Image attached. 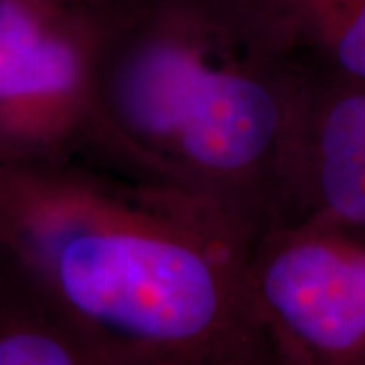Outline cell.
<instances>
[{"mask_svg":"<svg viewBox=\"0 0 365 365\" xmlns=\"http://www.w3.org/2000/svg\"><path fill=\"white\" fill-rule=\"evenodd\" d=\"M83 157L199 197L252 235L292 220L311 66L274 0H88Z\"/></svg>","mask_w":365,"mask_h":365,"instance_id":"cell-1","label":"cell"},{"mask_svg":"<svg viewBox=\"0 0 365 365\" xmlns=\"http://www.w3.org/2000/svg\"><path fill=\"white\" fill-rule=\"evenodd\" d=\"M254 235L217 205L90 157L0 165V258L67 321L173 365H237L264 339Z\"/></svg>","mask_w":365,"mask_h":365,"instance_id":"cell-2","label":"cell"},{"mask_svg":"<svg viewBox=\"0 0 365 365\" xmlns=\"http://www.w3.org/2000/svg\"><path fill=\"white\" fill-rule=\"evenodd\" d=\"M246 299L262 335L297 365H365V232L317 220L254 235Z\"/></svg>","mask_w":365,"mask_h":365,"instance_id":"cell-3","label":"cell"},{"mask_svg":"<svg viewBox=\"0 0 365 365\" xmlns=\"http://www.w3.org/2000/svg\"><path fill=\"white\" fill-rule=\"evenodd\" d=\"M91 108L88 0H0V165L83 157Z\"/></svg>","mask_w":365,"mask_h":365,"instance_id":"cell-4","label":"cell"},{"mask_svg":"<svg viewBox=\"0 0 365 365\" xmlns=\"http://www.w3.org/2000/svg\"><path fill=\"white\" fill-rule=\"evenodd\" d=\"M365 232V83L311 67L292 163V220Z\"/></svg>","mask_w":365,"mask_h":365,"instance_id":"cell-5","label":"cell"},{"mask_svg":"<svg viewBox=\"0 0 365 365\" xmlns=\"http://www.w3.org/2000/svg\"><path fill=\"white\" fill-rule=\"evenodd\" d=\"M0 365H173L81 329L21 287H0Z\"/></svg>","mask_w":365,"mask_h":365,"instance_id":"cell-6","label":"cell"},{"mask_svg":"<svg viewBox=\"0 0 365 365\" xmlns=\"http://www.w3.org/2000/svg\"><path fill=\"white\" fill-rule=\"evenodd\" d=\"M309 66L365 83V0H274Z\"/></svg>","mask_w":365,"mask_h":365,"instance_id":"cell-7","label":"cell"},{"mask_svg":"<svg viewBox=\"0 0 365 365\" xmlns=\"http://www.w3.org/2000/svg\"><path fill=\"white\" fill-rule=\"evenodd\" d=\"M240 365H297L292 364V361H288L287 357H282L280 353L274 349L272 345H270V341L262 339V343L254 349V351L250 353L248 357L242 361Z\"/></svg>","mask_w":365,"mask_h":365,"instance_id":"cell-8","label":"cell"},{"mask_svg":"<svg viewBox=\"0 0 365 365\" xmlns=\"http://www.w3.org/2000/svg\"><path fill=\"white\" fill-rule=\"evenodd\" d=\"M59 2H71V4H78V2H86V0H59Z\"/></svg>","mask_w":365,"mask_h":365,"instance_id":"cell-9","label":"cell"}]
</instances>
